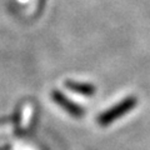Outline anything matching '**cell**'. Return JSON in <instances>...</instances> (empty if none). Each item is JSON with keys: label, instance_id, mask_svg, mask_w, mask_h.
Here are the masks:
<instances>
[{"label": "cell", "instance_id": "cell-1", "mask_svg": "<svg viewBox=\"0 0 150 150\" xmlns=\"http://www.w3.org/2000/svg\"><path fill=\"white\" fill-rule=\"evenodd\" d=\"M138 104V99L135 96H128L124 100H121L118 104H115L112 108L108 109L103 114L98 116V124L101 126H106L118 119L124 116L125 114H128L129 111H131Z\"/></svg>", "mask_w": 150, "mask_h": 150}, {"label": "cell", "instance_id": "cell-2", "mask_svg": "<svg viewBox=\"0 0 150 150\" xmlns=\"http://www.w3.org/2000/svg\"><path fill=\"white\" fill-rule=\"evenodd\" d=\"M51 96H53V99H54V101L56 103V104L60 105L65 111H68L70 115L75 116V118H80V116H83L84 114H85V111H84V109L81 106H79V105L75 104V103L70 101L68 98L60 91L54 90L53 93H51Z\"/></svg>", "mask_w": 150, "mask_h": 150}, {"label": "cell", "instance_id": "cell-3", "mask_svg": "<svg viewBox=\"0 0 150 150\" xmlns=\"http://www.w3.org/2000/svg\"><path fill=\"white\" fill-rule=\"evenodd\" d=\"M65 86L74 93L81 94V95H85V96H93L96 93V88L93 84H88V83H78V81L70 80L65 83Z\"/></svg>", "mask_w": 150, "mask_h": 150}, {"label": "cell", "instance_id": "cell-4", "mask_svg": "<svg viewBox=\"0 0 150 150\" xmlns=\"http://www.w3.org/2000/svg\"><path fill=\"white\" fill-rule=\"evenodd\" d=\"M9 148L8 146H4V148H0V150H8Z\"/></svg>", "mask_w": 150, "mask_h": 150}]
</instances>
